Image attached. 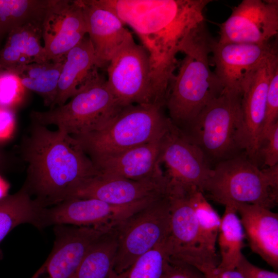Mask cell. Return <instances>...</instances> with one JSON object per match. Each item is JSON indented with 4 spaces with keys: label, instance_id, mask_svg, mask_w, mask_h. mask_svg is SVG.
Here are the masks:
<instances>
[{
    "label": "cell",
    "instance_id": "1",
    "mask_svg": "<svg viewBox=\"0 0 278 278\" xmlns=\"http://www.w3.org/2000/svg\"><path fill=\"white\" fill-rule=\"evenodd\" d=\"M19 154L26 165L22 186L43 207L69 198L80 184L98 175L74 137L33 121L21 139Z\"/></svg>",
    "mask_w": 278,
    "mask_h": 278
},
{
    "label": "cell",
    "instance_id": "2",
    "mask_svg": "<svg viewBox=\"0 0 278 278\" xmlns=\"http://www.w3.org/2000/svg\"><path fill=\"white\" fill-rule=\"evenodd\" d=\"M213 40L203 21L180 44L179 51L185 56L179 64L178 73L170 80L165 102L168 117L178 128L194 119L224 90L210 69L208 56Z\"/></svg>",
    "mask_w": 278,
    "mask_h": 278
},
{
    "label": "cell",
    "instance_id": "3",
    "mask_svg": "<svg viewBox=\"0 0 278 278\" xmlns=\"http://www.w3.org/2000/svg\"><path fill=\"white\" fill-rule=\"evenodd\" d=\"M154 103L123 107L101 128L72 136L88 156L93 158L124 150L161 137L171 121Z\"/></svg>",
    "mask_w": 278,
    "mask_h": 278
},
{
    "label": "cell",
    "instance_id": "4",
    "mask_svg": "<svg viewBox=\"0 0 278 278\" xmlns=\"http://www.w3.org/2000/svg\"><path fill=\"white\" fill-rule=\"evenodd\" d=\"M223 205H258L269 209L278 199V164L259 168L245 152L213 167L203 193Z\"/></svg>",
    "mask_w": 278,
    "mask_h": 278
},
{
    "label": "cell",
    "instance_id": "5",
    "mask_svg": "<svg viewBox=\"0 0 278 278\" xmlns=\"http://www.w3.org/2000/svg\"><path fill=\"white\" fill-rule=\"evenodd\" d=\"M94 68L77 93L63 105L32 111L31 121L55 126L72 136L96 130L114 117L122 106L109 89L107 78Z\"/></svg>",
    "mask_w": 278,
    "mask_h": 278
},
{
    "label": "cell",
    "instance_id": "6",
    "mask_svg": "<svg viewBox=\"0 0 278 278\" xmlns=\"http://www.w3.org/2000/svg\"><path fill=\"white\" fill-rule=\"evenodd\" d=\"M241 93L223 90L189 123L178 128L213 167L244 152L239 142Z\"/></svg>",
    "mask_w": 278,
    "mask_h": 278
},
{
    "label": "cell",
    "instance_id": "7",
    "mask_svg": "<svg viewBox=\"0 0 278 278\" xmlns=\"http://www.w3.org/2000/svg\"><path fill=\"white\" fill-rule=\"evenodd\" d=\"M117 246L113 270L119 273L165 241L169 235L168 195L132 214L116 227Z\"/></svg>",
    "mask_w": 278,
    "mask_h": 278
},
{
    "label": "cell",
    "instance_id": "8",
    "mask_svg": "<svg viewBox=\"0 0 278 278\" xmlns=\"http://www.w3.org/2000/svg\"><path fill=\"white\" fill-rule=\"evenodd\" d=\"M107 71L108 86L122 106L158 105L149 54L133 38L116 53Z\"/></svg>",
    "mask_w": 278,
    "mask_h": 278
},
{
    "label": "cell",
    "instance_id": "9",
    "mask_svg": "<svg viewBox=\"0 0 278 278\" xmlns=\"http://www.w3.org/2000/svg\"><path fill=\"white\" fill-rule=\"evenodd\" d=\"M159 161L166 168L168 191L203 193L213 169L201 150L172 122L161 138Z\"/></svg>",
    "mask_w": 278,
    "mask_h": 278
},
{
    "label": "cell",
    "instance_id": "10",
    "mask_svg": "<svg viewBox=\"0 0 278 278\" xmlns=\"http://www.w3.org/2000/svg\"><path fill=\"white\" fill-rule=\"evenodd\" d=\"M170 231L167 241L170 259L197 269L205 276L212 273L219 262L201 247L198 224L187 193L170 191Z\"/></svg>",
    "mask_w": 278,
    "mask_h": 278
},
{
    "label": "cell",
    "instance_id": "11",
    "mask_svg": "<svg viewBox=\"0 0 278 278\" xmlns=\"http://www.w3.org/2000/svg\"><path fill=\"white\" fill-rule=\"evenodd\" d=\"M159 198H149L123 205L108 203L94 198H69L43 208L41 228L50 225L115 228Z\"/></svg>",
    "mask_w": 278,
    "mask_h": 278
},
{
    "label": "cell",
    "instance_id": "12",
    "mask_svg": "<svg viewBox=\"0 0 278 278\" xmlns=\"http://www.w3.org/2000/svg\"><path fill=\"white\" fill-rule=\"evenodd\" d=\"M218 26L219 43L269 42L278 33V1L243 0Z\"/></svg>",
    "mask_w": 278,
    "mask_h": 278
},
{
    "label": "cell",
    "instance_id": "13",
    "mask_svg": "<svg viewBox=\"0 0 278 278\" xmlns=\"http://www.w3.org/2000/svg\"><path fill=\"white\" fill-rule=\"evenodd\" d=\"M277 52V40L264 44L219 43L213 39L211 60L224 90L242 94L246 84L263 61Z\"/></svg>",
    "mask_w": 278,
    "mask_h": 278
},
{
    "label": "cell",
    "instance_id": "14",
    "mask_svg": "<svg viewBox=\"0 0 278 278\" xmlns=\"http://www.w3.org/2000/svg\"><path fill=\"white\" fill-rule=\"evenodd\" d=\"M88 33L81 0H50L42 24L48 61L60 62Z\"/></svg>",
    "mask_w": 278,
    "mask_h": 278
},
{
    "label": "cell",
    "instance_id": "15",
    "mask_svg": "<svg viewBox=\"0 0 278 278\" xmlns=\"http://www.w3.org/2000/svg\"><path fill=\"white\" fill-rule=\"evenodd\" d=\"M56 226L53 249L31 278H70L91 245L114 229L108 226Z\"/></svg>",
    "mask_w": 278,
    "mask_h": 278
},
{
    "label": "cell",
    "instance_id": "16",
    "mask_svg": "<svg viewBox=\"0 0 278 278\" xmlns=\"http://www.w3.org/2000/svg\"><path fill=\"white\" fill-rule=\"evenodd\" d=\"M277 64L278 56L276 52L263 61L249 79L241 94L240 144L249 159L257 166L258 150L269 79Z\"/></svg>",
    "mask_w": 278,
    "mask_h": 278
},
{
    "label": "cell",
    "instance_id": "17",
    "mask_svg": "<svg viewBox=\"0 0 278 278\" xmlns=\"http://www.w3.org/2000/svg\"><path fill=\"white\" fill-rule=\"evenodd\" d=\"M168 194V183L165 175L160 178L143 180L98 175L80 184L69 198H94L123 205Z\"/></svg>",
    "mask_w": 278,
    "mask_h": 278
},
{
    "label": "cell",
    "instance_id": "18",
    "mask_svg": "<svg viewBox=\"0 0 278 278\" xmlns=\"http://www.w3.org/2000/svg\"><path fill=\"white\" fill-rule=\"evenodd\" d=\"M163 135L154 141L123 151L91 160L99 175L132 180L161 177L164 175L159 161Z\"/></svg>",
    "mask_w": 278,
    "mask_h": 278
},
{
    "label": "cell",
    "instance_id": "19",
    "mask_svg": "<svg viewBox=\"0 0 278 278\" xmlns=\"http://www.w3.org/2000/svg\"><path fill=\"white\" fill-rule=\"evenodd\" d=\"M89 36L94 50L97 68L107 67L125 44L133 38L124 23L111 10L97 0H81Z\"/></svg>",
    "mask_w": 278,
    "mask_h": 278
},
{
    "label": "cell",
    "instance_id": "20",
    "mask_svg": "<svg viewBox=\"0 0 278 278\" xmlns=\"http://www.w3.org/2000/svg\"><path fill=\"white\" fill-rule=\"evenodd\" d=\"M251 250L275 271L278 269V215L270 209L256 205H233Z\"/></svg>",
    "mask_w": 278,
    "mask_h": 278
},
{
    "label": "cell",
    "instance_id": "21",
    "mask_svg": "<svg viewBox=\"0 0 278 278\" xmlns=\"http://www.w3.org/2000/svg\"><path fill=\"white\" fill-rule=\"evenodd\" d=\"M95 67L94 50L87 34L65 55L54 108L64 105L74 96Z\"/></svg>",
    "mask_w": 278,
    "mask_h": 278
},
{
    "label": "cell",
    "instance_id": "22",
    "mask_svg": "<svg viewBox=\"0 0 278 278\" xmlns=\"http://www.w3.org/2000/svg\"><path fill=\"white\" fill-rule=\"evenodd\" d=\"M41 206L22 186L0 199V242L15 227L30 223L41 228Z\"/></svg>",
    "mask_w": 278,
    "mask_h": 278
},
{
    "label": "cell",
    "instance_id": "23",
    "mask_svg": "<svg viewBox=\"0 0 278 278\" xmlns=\"http://www.w3.org/2000/svg\"><path fill=\"white\" fill-rule=\"evenodd\" d=\"M117 246L115 227L91 245L70 278H109Z\"/></svg>",
    "mask_w": 278,
    "mask_h": 278
},
{
    "label": "cell",
    "instance_id": "24",
    "mask_svg": "<svg viewBox=\"0 0 278 278\" xmlns=\"http://www.w3.org/2000/svg\"><path fill=\"white\" fill-rule=\"evenodd\" d=\"M245 234L235 207L225 206V210L219 227L217 241L220 259L217 269H236L242 253Z\"/></svg>",
    "mask_w": 278,
    "mask_h": 278
},
{
    "label": "cell",
    "instance_id": "25",
    "mask_svg": "<svg viewBox=\"0 0 278 278\" xmlns=\"http://www.w3.org/2000/svg\"><path fill=\"white\" fill-rule=\"evenodd\" d=\"M50 0H0V38L27 24L42 25Z\"/></svg>",
    "mask_w": 278,
    "mask_h": 278
},
{
    "label": "cell",
    "instance_id": "26",
    "mask_svg": "<svg viewBox=\"0 0 278 278\" xmlns=\"http://www.w3.org/2000/svg\"><path fill=\"white\" fill-rule=\"evenodd\" d=\"M187 194L196 216L201 247L211 258L219 262L216 244L221 218L201 191L194 189Z\"/></svg>",
    "mask_w": 278,
    "mask_h": 278
},
{
    "label": "cell",
    "instance_id": "27",
    "mask_svg": "<svg viewBox=\"0 0 278 278\" xmlns=\"http://www.w3.org/2000/svg\"><path fill=\"white\" fill-rule=\"evenodd\" d=\"M170 264L167 239L138 257L124 271L113 270L109 278H164Z\"/></svg>",
    "mask_w": 278,
    "mask_h": 278
},
{
    "label": "cell",
    "instance_id": "28",
    "mask_svg": "<svg viewBox=\"0 0 278 278\" xmlns=\"http://www.w3.org/2000/svg\"><path fill=\"white\" fill-rule=\"evenodd\" d=\"M8 34L5 44L28 57L32 63H43L49 61L40 43L42 25L27 24L14 29Z\"/></svg>",
    "mask_w": 278,
    "mask_h": 278
},
{
    "label": "cell",
    "instance_id": "29",
    "mask_svg": "<svg viewBox=\"0 0 278 278\" xmlns=\"http://www.w3.org/2000/svg\"><path fill=\"white\" fill-rule=\"evenodd\" d=\"M64 60L53 62L48 69L34 79H20L24 88L39 94L43 99L44 105L49 107V109L54 107Z\"/></svg>",
    "mask_w": 278,
    "mask_h": 278
},
{
    "label": "cell",
    "instance_id": "30",
    "mask_svg": "<svg viewBox=\"0 0 278 278\" xmlns=\"http://www.w3.org/2000/svg\"><path fill=\"white\" fill-rule=\"evenodd\" d=\"M24 89L15 74L0 71V107L13 110L21 100Z\"/></svg>",
    "mask_w": 278,
    "mask_h": 278
},
{
    "label": "cell",
    "instance_id": "31",
    "mask_svg": "<svg viewBox=\"0 0 278 278\" xmlns=\"http://www.w3.org/2000/svg\"><path fill=\"white\" fill-rule=\"evenodd\" d=\"M277 119L278 64L274 68L269 79L266 97L264 120L260 136L259 144L262 139L269 129L274 124L278 122Z\"/></svg>",
    "mask_w": 278,
    "mask_h": 278
},
{
    "label": "cell",
    "instance_id": "32",
    "mask_svg": "<svg viewBox=\"0 0 278 278\" xmlns=\"http://www.w3.org/2000/svg\"><path fill=\"white\" fill-rule=\"evenodd\" d=\"M258 162L267 167L278 164V122L272 125L262 139L258 150Z\"/></svg>",
    "mask_w": 278,
    "mask_h": 278
},
{
    "label": "cell",
    "instance_id": "33",
    "mask_svg": "<svg viewBox=\"0 0 278 278\" xmlns=\"http://www.w3.org/2000/svg\"><path fill=\"white\" fill-rule=\"evenodd\" d=\"M164 278H206L195 267L170 259V264Z\"/></svg>",
    "mask_w": 278,
    "mask_h": 278
},
{
    "label": "cell",
    "instance_id": "34",
    "mask_svg": "<svg viewBox=\"0 0 278 278\" xmlns=\"http://www.w3.org/2000/svg\"><path fill=\"white\" fill-rule=\"evenodd\" d=\"M236 269L244 278H278L277 272L266 270L253 265L244 255Z\"/></svg>",
    "mask_w": 278,
    "mask_h": 278
},
{
    "label": "cell",
    "instance_id": "35",
    "mask_svg": "<svg viewBox=\"0 0 278 278\" xmlns=\"http://www.w3.org/2000/svg\"><path fill=\"white\" fill-rule=\"evenodd\" d=\"M14 123L15 116L13 110L0 107V145L10 138Z\"/></svg>",
    "mask_w": 278,
    "mask_h": 278
},
{
    "label": "cell",
    "instance_id": "36",
    "mask_svg": "<svg viewBox=\"0 0 278 278\" xmlns=\"http://www.w3.org/2000/svg\"><path fill=\"white\" fill-rule=\"evenodd\" d=\"M14 159L3 149L0 145V172L5 171L13 167Z\"/></svg>",
    "mask_w": 278,
    "mask_h": 278
},
{
    "label": "cell",
    "instance_id": "37",
    "mask_svg": "<svg viewBox=\"0 0 278 278\" xmlns=\"http://www.w3.org/2000/svg\"><path fill=\"white\" fill-rule=\"evenodd\" d=\"M207 278H244V277L236 269L220 270L216 268L213 273Z\"/></svg>",
    "mask_w": 278,
    "mask_h": 278
},
{
    "label": "cell",
    "instance_id": "38",
    "mask_svg": "<svg viewBox=\"0 0 278 278\" xmlns=\"http://www.w3.org/2000/svg\"><path fill=\"white\" fill-rule=\"evenodd\" d=\"M7 190V185L5 182L0 177V199L5 197Z\"/></svg>",
    "mask_w": 278,
    "mask_h": 278
}]
</instances>
